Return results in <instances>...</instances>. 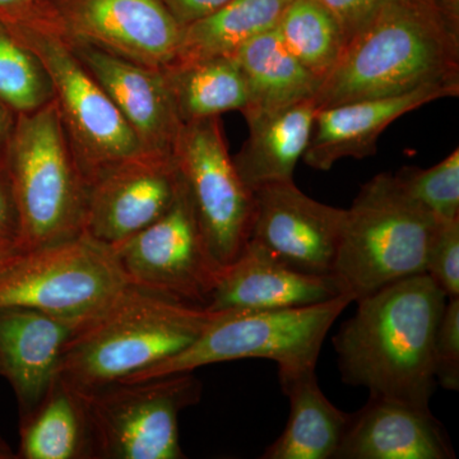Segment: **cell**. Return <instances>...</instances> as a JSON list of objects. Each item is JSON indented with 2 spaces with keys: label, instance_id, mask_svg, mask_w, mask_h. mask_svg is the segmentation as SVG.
I'll return each instance as SVG.
<instances>
[{
  "label": "cell",
  "instance_id": "cell-38",
  "mask_svg": "<svg viewBox=\"0 0 459 459\" xmlns=\"http://www.w3.org/2000/svg\"><path fill=\"white\" fill-rule=\"evenodd\" d=\"M8 458H13V455H12V452L9 451V448L7 446H5V443L0 439V459Z\"/></svg>",
  "mask_w": 459,
  "mask_h": 459
},
{
  "label": "cell",
  "instance_id": "cell-16",
  "mask_svg": "<svg viewBox=\"0 0 459 459\" xmlns=\"http://www.w3.org/2000/svg\"><path fill=\"white\" fill-rule=\"evenodd\" d=\"M458 95L459 86L431 84L402 95L318 108L303 157L305 164L328 171L341 160L374 155L377 138L395 120L437 100Z\"/></svg>",
  "mask_w": 459,
  "mask_h": 459
},
{
  "label": "cell",
  "instance_id": "cell-18",
  "mask_svg": "<svg viewBox=\"0 0 459 459\" xmlns=\"http://www.w3.org/2000/svg\"><path fill=\"white\" fill-rule=\"evenodd\" d=\"M80 325L26 307L0 309V373L16 394L22 419L49 394Z\"/></svg>",
  "mask_w": 459,
  "mask_h": 459
},
{
  "label": "cell",
  "instance_id": "cell-28",
  "mask_svg": "<svg viewBox=\"0 0 459 459\" xmlns=\"http://www.w3.org/2000/svg\"><path fill=\"white\" fill-rule=\"evenodd\" d=\"M394 178L410 198L440 221L459 219V148L439 164L402 168Z\"/></svg>",
  "mask_w": 459,
  "mask_h": 459
},
{
  "label": "cell",
  "instance_id": "cell-1",
  "mask_svg": "<svg viewBox=\"0 0 459 459\" xmlns=\"http://www.w3.org/2000/svg\"><path fill=\"white\" fill-rule=\"evenodd\" d=\"M446 295L427 273L359 299L333 337L343 383L369 398L431 411L437 391L434 340Z\"/></svg>",
  "mask_w": 459,
  "mask_h": 459
},
{
  "label": "cell",
  "instance_id": "cell-26",
  "mask_svg": "<svg viewBox=\"0 0 459 459\" xmlns=\"http://www.w3.org/2000/svg\"><path fill=\"white\" fill-rule=\"evenodd\" d=\"M276 30L287 50L320 82L346 45L337 21L316 0H291Z\"/></svg>",
  "mask_w": 459,
  "mask_h": 459
},
{
  "label": "cell",
  "instance_id": "cell-13",
  "mask_svg": "<svg viewBox=\"0 0 459 459\" xmlns=\"http://www.w3.org/2000/svg\"><path fill=\"white\" fill-rule=\"evenodd\" d=\"M249 240L261 244L292 270L316 276L333 274L346 210L320 204L294 180L253 192Z\"/></svg>",
  "mask_w": 459,
  "mask_h": 459
},
{
  "label": "cell",
  "instance_id": "cell-34",
  "mask_svg": "<svg viewBox=\"0 0 459 459\" xmlns=\"http://www.w3.org/2000/svg\"><path fill=\"white\" fill-rule=\"evenodd\" d=\"M44 0H0V20L20 16Z\"/></svg>",
  "mask_w": 459,
  "mask_h": 459
},
{
  "label": "cell",
  "instance_id": "cell-11",
  "mask_svg": "<svg viewBox=\"0 0 459 459\" xmlns=\"http://www.w3.org/2000/svg\"><path fill=\"white\" fill-rule=\"evenodd\" d=\"M110 249L132 285L204 307L225 268L202 234L184 183L168 212Z\"/></svg>",
  "mask_w": 459,
  "mask_h": 459
},
{
  "label": "cell",
  "instance_id": "cell-37",
  "mask_svg": "<svg viewBox=\"0 0 459 459\" xmlns=\"http://www.w3.org/2000/svg\"><path fill=\"white\" fill-rule=\"evenodd\" d=\"M446 14L459 17V0H434Z\"/></svg>",
  "mask_w": 459,
  "mask_h": 459
},
{
  "label": "cell",
  "instance_id": "cell-7",
  "mask_svg": "<svg viewBox=\"0 0 459 459\" xmlns=\"http://www.w3.org/2000/svg\"><path fill=\"white\" fill-rule=\"evenodd\" d=\"M0 21L41 63L87 183L147 152L108 93L75 56L65 33L33 9Z\"/></svg>",
  "mask_w": 459,
  "mask_h": 459
},
{
  "label": "cell",
  "instance_id": "cell-12",
  "mask_svg": "<svg viewBox=\"0 0 459 459\" xmlns=\"http://www.w3.org/2000/svg\"><path fill=\"white\" fill-rule=\"evenodd\" d=\"M36 12L72 39L151 68L177 60L181 27L161 0H44Z\"/></svg>",
  "mask_w": 459,
  "mask_h": 459
},
{
  "label": "cell",
  "instance_id": "cell-20",
  "mask_svg": "<svg viewBox=\"0 0 459 459\" xmlns=\"http://www.w3.org/2000/svg\"><path fill=\"white\" fill-rule=\"evenodd\" d=\"M231 56L246 78L247 107L243 115L247 126L314 99L318 91L319 78L287 50L276 27L241 45Z\"/></svg>",
  "mask_w": 459,
  "mask_h": 459
},
{
  "label": "cell",
  "instance_id": "cell-30",
  "mask_svg": "<svg viewBox=\"0 0 459 459\" xmlns=\"http://www.w3.org/2000/svg\"><path fill=\"white\" fill-rule=\"evenodd\" d=\"M435 377L446 391L459 389V296L448 298L434 340Z\"/></svg>",
  "mask_w": 459,
  "mask_h": 459
},
{
  "label": "cell",
  "instance_id": "cell-32",
  "mask_svg": "<svg viewBox=\"0 0 459 459\" xmlns=\"http://www.w3.org/2000/svg\"><path fill=\"white\" fill-rule=\"evenodd\" d=\"M18 216L11 186L0 160V244L18 246Z\"/></svg>",
  "mask_w": 459,
  "mask_h": 459
},
{
  "label": "cell",
  "instance_id": "cell-6",
  "mask_svg": "<svg viewBox=\"0 0 459 459\" xmlns=\"http://www.w3.org/2000/svg\"><path fill=\"white\" fill-rule=\"evenodd\" d=\"M353 300L342 294L309 307L221 312L183 351L123 382L195 373L207 365L265 359L279 367L280 383L316 371L329 329Z\"/></svg>",
  "mask_w": 459,
  "mask_h": 459
},
{
  "label": "cell",
  "instance_id": "cell-27",
  "mask_svg": "<svg viewBox=\"0 0 459 459\" xmlns=\"http://www.w3.org/2000/svg\"><path fill=\"white\" fill-rule=\"evenodd\" d=\"M53 100L41 63L0 21V102L14 115L31 113Z\"/></svg>",
  "mask_w": 459,
  "mask_h": 459
},
{
  "label": "cell",
  "instance_id": "cell-21",
  "mask_svg": "<svg viewBox=\"0 0 459 459\" xmlns=\"http://www.w3.org/2000/svg\"><path fill=\"white\" fill-rule=\"evenodd\" d=\"M318 108L305 100L249 126V137L234 157L235 168L250 192L294 180L303 159Z\"/></svg>",
  "mask_w": 459,
  "mask_h": 459
},
{
  "label": "cell",
  "instance_id": "cell-9",
  "mask_svg": "<svg viewBox=\"0 0 459 459\" xmlns=\"http://www.w3.org/2000/svg\"><path fill=\"white\" fill-rule=\"evenodd\" d=\"M78 394L89 421L93 458H186L179 416L201 400L202 383L195 374L114 383Z\"/></svg>",
  "mask_w": 459,
  "mask_h": 459
},
{
  "label": "cell",
  "instance_id": "cell-31",
  "mask_svg": "<svg viewBox=\"0 0 459 459\" xmlns=\"http://www.w3.org/2000/svg\"><path fill=\"white\" fill-rule=\"evenodd\" d=\"M327 9L342 30L346 42L361 29L388 0H316Z\"/></svg>",
  "mask_w": 459,
  "mask_h": 459
},
{
  "label": "cell",
  "instance_id": "cell-19",
  "mask_svg": "<svg viewBox=\"0 0 459 459\" xmlns=\"http://www.w3.org/2000/svg\"><path fill=\"white\" fill-rule=\"evenodd\" d=\"M451 440L431 411L374 400L351 413L334 459H453Z\"/></svg>",
  "mask_w": 459,
  "mask_h": 459
},
{
  "label": "cell",
  "instance_id": "cell-33",
  "mask_svg": "<svg viewBox=\"0 0 459 459\" xmlns=\"http://www.w3.org/2000/svg\"><path fill=\"white\" fill-rule=\"evenodd\" d=\"M181 27L210 16L230 0H161Z\"/></svg>",
  "mask_w": 459,
  "mask_h": 459
},
{
  "label": "cell",
  "instance_id": "cell-3",
  "mask_svg": "<svg viewBox=\"0 0 459 459\" xmlns=\"http://www.w3.org/2000/svg\"><path fill=\"white\" fill-rule=\"evenodd\" d=\"M220 313L128 283L74 332L57 379L78 394L123 382L183 351Z\"/></svg>",
  "mask_w": 459,
  "mask_h": 459
},
{
  "label": "cell",
  "instance_id": "cell-10",
  "mask_svg": "<svg viewBox=\"0 0 459 459\" xmlns=\"http://www.w3.org/2000/svg\"><path fill=\"white\" fill-rule=\"evenodd\" d=\"M172 156L211 252L223 267L231 264L249 241L255 198L230 156L220 117L183 123Z\"/></svg>",
  "mask_w": 459,
  "mask_h": 459
},
{
  "label": "cell",
  "instance_id": "cell-5",
  "mask_svg": "<svg viewBox=\"0 0 459 459\" xmlns=\"http://www.w3.org/2000/svg\"><path fill=\"white\" fill-rule=\"evenodd\" d=\"M440 220L379 174L361 186L346 210L333 276L353 303L383 287L425 273Z\"/></svg>",
  "mask_w": 459,
  "mask_h": 459
},
{
  "label": "cell",
  "instance_id": "cell-17",
  "mask_svg": "<svg viewBox=\"0 0 459 459\" xmlns=\"http://www.w3.org/2000/svg\"><path fill=\"white\" fill-rule=\"evenodd\" d=\"M333 274L316 276L292 270L265 247L249 240L223 268L207 304L212 312H256L325 303L342 295Z\"/></svg>",
  "mask_w": 459,
  "mask_h": 459
},
{
  "label": "cell",
  "instance_id": "cell-14",
  "mask_svg": "<svg viewBox=\"0 0 459 459\" xmlns=\"http://www.w3.org/2000/svg\"><path fill=\"white\" fill-rule=\"evenodd\" d=\"M181 184L172 155L144 152L113 166L89 184L83 234L119 246L168 212Z\"/></svg>",
  "mask_w": 459,
  "mask_h": 459
},
{
  "label": "cell",
  "instance_id": "cell-25",
  "mask_svg": "<svg viewBox=\"0 0 459 459\" xmlns=\"http://www.w3.org/2000/svg\"><path fill=\"white\" fill-rule=\"evenodd\" d=\"M291 0H230L210 16L181 29L175 62L231 56L241 45L270 31Z\"/></svg>",
  "mask_w": 459,
  "mask_h": 459
},
{
  "label": "cell",
  "instance_id": "cell-23",
  "mask_svg": "<svg viewBox=\"0 0 459 459\" xmlns=\"http://www.w3.org/2000/svg\"><path fill=\"white\" fill-rule=\"evenodd\" d=\"M162 71L183 123L247 110L246 78L231 56L174 62Z\"/></svg>",
  "mask_w": 459,
  "mask_h": 459
},
{
  "label": "cell",
  "instance_id": "cell-24",
  "mask_svg": "<svg viewBox=\"0 0 459 459\" xmlns=\"http://www.w3.org/2000/svg\"><path fill=\"white\" fill-rule=\"evenodd\" d=\"M20 458H93L89 421L80 394L56 379L41 403L22 419Z\"/></svg>",
  "mask_w": 459,
  "mask_h": 459
},
{
  "label": "cell",
  "instance_id": "cell-36",
  "mask_svg": "<svg viewBox=\"0 0 459 459\" xmlns=\"http://www.w3.org/2000/svg\"><path fill=\"white\" fill-rule=\"evenodd\" d=\"M20 250L16 244H0V271L4 270L13 261Z\"/></svg>",
  "mask_w": 459,
  "mask_h": 459
},
{
  "label": "cell",
  "instance_id": "cell-2",
  "mask_svg": "<svg viewBox=\"0 0 459 459\" xmlns=\"http://www.w3.org/2000/svg\"><path fill=\"white\" fill-rule=\"evenodd\" d=\"M459 86V20L434 0H388L344 45L314 96L318 108Z\"/></svg>",
  "mask_w": 459,
  "mask_h": 459
},
{
  "label": "cell",
  "instance_id": "cell-29",
  "mask_svg": "<svg viewBox=\"0 0 459 459\" xmlns=\"http://www.w3.org/2000/svg\"><path fill=\"white\" fill-rule=\"evenodd\" d=\"M425 273L446 298L459 296V219L440 221L429 247Z\"/></svg>",
  "mask_w": 459,
  "mask_h": 459
},
{
  "label": "cell",
  "instance_id": "cell-35",
  "mask_svg": "<svg viewBox=\"0 0 459 459\" xmlns=\"http://www.w3.org/2000/svg\"><path fill=\"white\" fill-rule=\"evenodd\" d=\"M16 115L0 102V160H2L4 148L7 146L9 135L13 128Z\"/></svg>",
  "mask_w": 459,
  "mask_h": 459
},
{
  "label": "cell",
  "instance_id": "cell-22",
  "mask_svg": "<svg viewBox=\"0 0 459 459\" xmlns=\"http://www.w3.org/2000/svg\"><path fill=\"white\" fill-rule=\"evenodd\" d=\"M289 398L285 430L267 446L262 459H334L351 413L325 397L316 371L280 383Z\"/></svg>",
  "mask_w": 459,
  "mask_h": 459
},
{
  "label": "cell",
  "instance_id": "cell-15",
  "mask_svg": "<svg viewBox=\"0 0 459 459\" xmlns=\"http://www.w3.org/2000/svg\"><path fill=\"white\" fill-rule=\"evenodd\" d=\"M75 56L108 93L147 152L172 155L181 122L164 71L66 36Z\"/></svg>",
  "mask_w": 459,
  "mask_h": 459
},
{
  "label": "cell",
  "instance_id": "cell-4",
  "mask_svg": "<svg viewBox=\"0 0 459 459\" xmlns=\"http://www.w3.org/2000/svg\"><path fill=\"white\" fill-rule=\"evenodd\" d=\"M2 164L16 204L21 250L82 234L89 183L54 99L16 115Z\"/></svg>",
  "mask_w": 459,
  "mask_h": 459
},
{
  "label": "cell",
  "instance_id": "cell-8",
  "mask_svg": "<svg viewBox=\"0 0 459 459\" xmlns=\"http://www.w3.org/2000/svg\"><path fill=\"white\" fill-rule=\"evenodd\" d=\"M128 283L113 250L82 232L20 250L0 271V309L26 307L82 325Z\"/></svg>",
  "mask_w": 459,
  "mask_h": 459
}]
</instances>
